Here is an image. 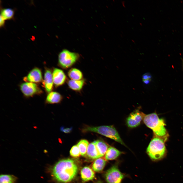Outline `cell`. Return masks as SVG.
I'll use <instances>...</instances> for the list:
<instances>
[{
	"label": "cell",
	"mask_w": 183,
	"mask_h": 183,
	"mask_svg": "<svg viewBox=\"0 0 183 183\" xmlns=\"http://www.w3.org/2000/svg\"><path fill=\"white\" fill-rule=\"evenodd\" d=\"M78 167L75 161L70 159L58 161L53 167L51 175L54 179L58 182L67 183L77 175Z\"/></svg>",
	"instance_id": "1"
},
{
	"label": "cell",
	"mask_w": 183,
	"mask_h": 183,
	"mask_svg": "<svg viewBox=\"0 0 183 183\" xmlns=\"http://www.w3.org/2000/svg\"><path fill=\"white\" fill-rule=\"evenodd\" d=\"M143 120L145 125L152 130L155 136L162 139L165 142L166 141L169 134L163 119L160 118L157 114L154 113L146 115Z\"/></svg>",
	"instance_id": "2"
},
{
	"label": "cell",
	"mask_w": 183,
	"mask_h": 183,
	"mask_svg": "<svg viewBox=\"0 0 183 183\" xmlns=\"http://www.w3.org/2000/svg\"><path fill=\"white\" fill-rule=\"evenodd\" d=\"M165 142L155 136L150 142L147 149V153L152 160L158 161L164 158L166 155Z\"/></svg>",
	"instance_id": "3"
},
{
	"label": "cell",
	"mask_w": 183,
	"mask_h": 183,
	"mask_svg": "<svg viewBox=\"0 0 183 183\" xmlns=\"http://www.w3.org/2000/svg\"><path fill=\"white\" fill-rule=\"evenodd\" d=\"M85 132L90 131L97 133L113 139L126 146L120 138L115 128L112 126H103L98 127H88L84 129Z\"/></svg>",
	"instance_id": "4"
},
{
	"label": "cell",
	"mask_w": 183,
	"mask_h": 183,
	"mask_svg": "<svg viewBox=\"0 0 183 183\" xmlns=\"http://www.w3.org/2000/svg\"><path fill=\"white\" fill-rule=\"evenodd\" d=\"M79 57V54L64 49L59 54L58 62L59 65L62 68H67L73 65Z\"/></svg>",
	"instance_id": "5"
},
{
	"label": "cell",
	"mask_w": 183,
	"mask_h": 183,
	"mask_svg": "<svg viewBox=\"0 0 183 183\" xmlns=\"http://www.w3.org/2000/svg\"><path fill=\"white\" fill-rule=\"evenodd\" d=\"M105 177L108 183H121L124 176L117 166L115 165L107 171Z\"/></svg>",
	"instance_id": "6"
},
{
	"label": "cell",
	"mask_w": 183,
	"mask_h": 183,
	"mask_svg": "<svg viewBox=\"0 0 183 183\" xmlns=\"http://www.w3.org/2000/svg\"><path fill=\"white\" fill-rule=\"evenodd\" d=\"M21 90L25 96H32L35 95L40 94L42 91L36 84L32 82H27L21 84Z\"/></svg>",
	"instance_id": "7"
},
{
	"label": "cell",
	"mask_w": 183,
	"mask_h": 183,
	"mask_svg": "<svg viewBox=\"0 0 183 183\" xmlns=\"http://www.w3.org/2000/svg\"><path fill=\"white\" fill-rule=\"evenodd\" d=\"M145 115L139 109L136 110L130 114L127 119L126 123L128 126L131 128L138 126L140 124Z\"/></svg>",
	"instance_id": "8"
},
{
	"label": "cell",
	"mask_w": 183,
	"mask_h": 183,
	"mask_svg": "<svg viewBox=\"0 0 183 183\" xmlns=\"http://www.w3.org/2000/svg\"><path fill=\"white\" fill-rule=\"evenodd\" d=\"M23 80L26 82L32 83H39L42 82V78L40 70L37 68L33 69L27 76L24 78Z\"/></svg>",
	"instance_id": "9"
},
{
	"label": "cell",
	"mask_w": 183,
	"mask_h": 183,
	"mask_svg": "<svg viewBox=\"0 0 183 183\" xmlns=\"http://www.w3.org/2000/svg\"><path fill=\"white\" fill-rule=\"evenodd\" d=\"M52 74L53 83L55 87L62 85L65 83L66 77L62 70L55 68Z\"/></svg>",
	"instance_id": "10"
},
{
	"label": "cell",
	"mask_w": 183,
	"mask_h": 183,
	"mask_svg": "<svg viewBox=\"0 0 183 183\" xmlns=\"http://www.w3.org/2000/svg\"><path fill=\"white\" fill-rule=\"evenodd\" d=\"M53 84L52 74L50 70L46 69L44 73L43 84L47 93H49L51 92L53 89Z\"/></svg>",
	"instance_id": "11"
},
{
	"label": "cell",
	"mask_w": 183,
	"mask_h": 183,
	"mask_svg": "<svg viewBox=\"0 0 183 183\" xmlns=\"http://www.w3.org/2000/svg\"><path fill=\"white\" fill-rule=\"evenodd\" d=\"M86 156L92 159H97L100 158L94 141L89 144Z\"/></svg>",
	"instance_id": "12"
},
{
	"label": "cell",
	"mask_w": 183,
	"mask_h": 183,
	"mask_svg": "<svg viewBox=\"0 0 183 183\" xmlns=\"http://www.w3.org/2000/svg\"><path fill=\"white\" fill-rule=\"evenodd\" d=\"M81 177L84 181H87L93 179L95 176V173L89 167L85 166L81 170Z\"/></svg>",
	"instance_id": "13"
},
{
	"label": "cell",
	"mask_w": 183,
	"mask_h": 183,
	"mask_svg": "<svg viewBox=\"0 0 183 183\" xmlns=\"http://www.w3.org/2000/svg\"><path fill=\"white\" fill-rule=\"evenodd\" d=\"M62 99L61 95L56 92H51L47 95L46 102L49 104H54L59 103Z\"/></svg>",
	"instance_id": "14"
},
{
	"label": "cell",
	"mask_w": 183,
	"mask_h": 183,
	"mask_svg": "<svg viewBox=\"0 0 183 183\" xmlns=\"http://www.w3.org/2000/svg\"><path fill=\"white\" fill-rule=\"evenodd\" d=\"M122 152L112 146L109 147L105 154V159L107 160H114L117 158Z\"/></svg>",
	"instance_id": "15"
},
{
	"label": "cell",
	"mask_w": 183,
	"mask_h": 183,
	"mask_svg": "<svg viewBox=\"0 0 183 183\" xmlns=\"http://www.w3.org/2000/svg\"><path fill=\"white\" fill-rule=\"evenodd\" d=\"M99 153L100 157L103 156L106 153L108 148V145L104 141L98 140L94 141Z\"/></svg>",
	"instance_id": "16"
},
{
	"label": "cell",
	"mask_w": 183,
	"mask_h": 183,
	"mask_svg": "<svg viewBox=\"0 0 183 183\" xmlns=\"http://www.w3.org/2000/svg\"><path fill=\"white\" fill-rule=\"evenodd\" d=\"M85 83L84 80H70L68 81V84L70 88L75 91L80 90L83 87Z\"/></svg>",
	"instance_id": "17"
},
{
	"label": "cell",
	"mask_w": 183,
	"mask_h": 183,
	"mask_svg": "<svg viewBox=\"0 0 183 183\" xmlns=\"http://www.w3.org/2000/svg\"><path fill=\"white\" fill-rule=\"evenodd\" d=\"M68 75L71 80H81L83 77L82 72L76 68H72L70 69L68 72Z\"/></svg>",
	"instance_id": "18"
},
{
	"label": "cell",
	"mask_w": 183,
	"mask_h": 183,
	"mask_svg": "<svg viewBox=\"0 0 183 183\" xmlns=\"http://www.w3.org/2000/svg\"><path fill=\"white\" fill-rule=\"evenodd\" d=\"M106 163V160L104 159L101 158H98L94 161L92 165V168L96 172H100L103 169Z\"/></svg>",
	"instance_id": "19"
},
{
	"label": "cell",
	"mask_w": 183,
	"mask_h": 183,
	"mask_svg": "<svg viewBox=\"0 0 183 183\" xmlns=\"http://www.w3.org/2000/svg\"><path fill=\"white\" fill-rule=\"evenodd\" d=\"M89 144L88 141L85 139L81 140L78 143L77 145L79 149L81 155L82 156H86Z\"/></svg>",
	"instance_id": "20"
},
{
	"label": "cell",
	"mask_w": 183,
	"mask_h": 183,
	"mask_svg": "<svg viewBox=\"0 0 183 183\" xmlns=\"http://www.w3.org/2000/svg\"><path fill=\"white\" fill-rule=\"evenodd\" d=\"M1 15L5 20L11 19L14 17V11L11 8L3 9L1 10Z\"/></svg>",
	"instance_id": "21"
},
{
	"label": "cell",
	"mask_w": 183,
	"mask_h": 183,
	"mask_svg": "<svg viewBox=\"0 0 183 183\" xmlns=\"http://www.w3.org/2000/svg\"><path fill=\"white\" fill-rule=\"evenodd\" d=\"M17 179V177L13 175H1L0 176V183H14Z\"/></svg>",
	"instance_id": "22"
},
{
	"label": "cell",
	"mask_w": 183,
	"mask_h": 183,
	"mask_svg": "<svg viewBox=\"0 0 183 183\" xmlns=\"http://www.w3.org/2000/svg\"><path fill=\"white\" fill-rule=\"evenodd\" d=\"M70 153V155L74 158L78 157L81 155L79 149L77 145H74L72 147Z\"/></svg>",
	"instance_id": "23"
},
{
	"label": "cell",
	"mask_w": 183,
	"mask_h": 183,
	"mask_svg": "<svg viewBox=\"0 0 183 183\" xmlns=\"http://www.w3.org/2000/svg\"><path fill=\"white\" fill-rule=\"evenodd\" d=\"M142 78L143 82L146 81H150L151 80V76L149 73H146L143 75Z\"/></svg>",
	"instance_id": "24"
},
{
	"label": "cell",
	"mask_w": 183,
	"mask_h": 183,
	"mask_svg": "<svg viewBox=\"0 0 183 183\" xmlns=\"http://www.w3.org/2000/svg\"><path fill=\"white\" fill-rule=\"evenodd\" d=\"M72 128H65L63 127H61L60 128V130L61 131L65 133H68L70 132L72 130Z\"/></svg>",
	"instance_id": "25"
},
{
	"label": "cell",
	"mask_w": 183,
	"mask_h": 183,
	"mask_svg": "<svg viewBox=\"0 0 183 183\" xmlns=\"http://www.w3.org/2000/svg\"><path fill=\"white\" fill-rule=\"evenodd\" d=\"M5 20L3 17L1 15H0V26L1 27L4 26L5 25Z\"/></svg>",
	"instance_id": "26"
},
{
	"label": "cell",
	"mask_w": 183,
	"mask_h": 183,
	"mask_svg": "<svg viewBox=\"0 0 183 183\" xmlns=\"http://www.w3.org/2000/svg\"><path fill=\"white\" fill-rule=\"evenodd\" d=\"M121 3L123 6L125 8V2L124 1H122L121 2Z\"/></svg>",
	"instance_id": "27"
},
{
	"label": "cell",
	"mask_w": 183,
	"mask_h": 183,
	"mask_svg": "<svg viewBox=\"0 0 183 183\" xmlns=\"http://www.w3.org/2000/svg\"><path fill=\"white\" fill-rule=\"evenodd\" d=\"M131 41L133 43H135V41L134 40H133V39H131Z\"/></svg>",
	"instance_id": "28"
},
{
	"label": "cell",
	"mask_w": 183,
	"mask_h": 183,
	"mask_svg": "<svg viewBox=\"0 0 183 183\" xmlns=\"http://www.w3.org/2000/svg\"><path fill=\"white\" fill-rule=\"evenodd\" d=\"M139 24L141 26H142V24L141 23H140Z\"/></svg>",
	"instance_id": "29"
},
{
	"label": "cell",
	"mask_w": 183,
	"mask_h": 183,
	"mask_svg": "<svg viewBox=\"0 0 183 183\" xmlns=\"http://www.w3.org/2000/svg\"><path fill=\"white\" fill-rule=\"evenodd\" d=\"M97 183H102V182H99Z\"/></svg>",
	"instance_id": "30"
},
{
	"label": "cell",
	"mask_w": 183,
	"mask_h": 183,
	"mask_svg": "<svg viewBox=\"0 0 183 183\" xmlns=\"http://www.w3.org/2000/svg\"><path fill=\"white\" fill-rule=\"evenodd\" d=\"M113 1L114 2H115V1H114V0H113Z\"/></svg>",
	"instance_id": "31"
}]
</instances>
